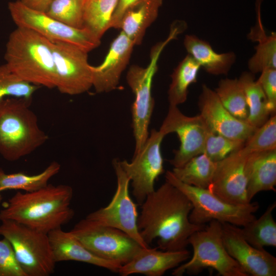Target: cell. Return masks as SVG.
Segmentation results:
<instances>
[{
    "instance_id": "obj_1",
    "label": "cell",
    "mask_w": 276,
    "mask_h": 276,
    "mask_svg": "<svg viewBox=\"0 0 276 276\" xmlns=\"http://www.w3.org/2000/svg\"><path fill=\"white\" fill-rule=\"evenodd\" d=\"M141 205L137 226L141 238L148 246L157 239L158 249H186L191 235L205 226L190 221L191 201L180 190L166 180L148 194Z\"/></svg>"
},
{
    "instance_id": "obj_2",
    "label": "cell",
    "mask_w": 276,
    "mask_h": 276,
    "mask_svg": "<svg viewBox=\"0 0 276 276\" xmlns=\"http://www.w3.org/2000/svg\"><path fill=\"white\" fill-rule=\"evenodd\" d=\"M73 188L62 184H48L34 191L18 192L3 204L0 221L13 220L48 234L73 218Z\"/></svg>"
},
{
    "instance_id": "obj_3",
    "label": "cell",
    "mask_w": 276,
    "mask_h": 276,
    "mask_svg": "<svg viewBox=\"0 0 276 276\" xmlns=\"http://www.w3.org/2000/svg\"><path fill=\"white\" fill-rule=\"evenodd\" d=\"M5 59L10 71L22 80L40 87L56 88L51 42L38 33L17 27L9 35Z\"/></svg>"
},
{
    "instance_id": "obj_4",
    "label": "cell",
    "mask_w": 276,
    "mask_h": 276,
    "mask_svg": "<svg viewBox=\"0 0 276 276\" xmlns=\"http://www.w3.org/2000/svg\"><path fill=\"white\" fill-rule=\"evenodd\" d=\"M31 101L16 97L0 100V155L8 161L28 155L49 139L30 108Z\"/></svg>"
},
{
    "instance_id": "obj_5",
    "label": "cell",
    "mask_w": 276,
    "mask_h": 276,
    "mask_svg": "<svg viewBox=\"0 0 276 276\" xmlns=\"http://www.w3.org/2000/svg\"><path fill=\"white\" fill-rule=\"evenodd\" d=\"M188 241L193 247V256L188 261L176 267L172 275L181 276L185 273L195 275L211 268L222 276H248L227 251L223 242L221 222H210L208 225L192 234Z\"/></svg>"
},
{
    "instance_id": "obj_6",
    "label": "cell",
    "mask_w": 276,
    "mask_h": 276,
    "mask_svg": "<svg viewBox=\"0 0 276 276\" xmlns=\"http://www.w3.org/2000/svg\"><path fill=\"white\" fill-rule=\"evenodd\" d=\"M166 180L180 190L190 200L192 209L190 221L195 224L204 225L215 220L243 226L255 220L254 213L259 206L257 202L235 204L222 200L208 189H202L185 183L177 179L172 171H167Z\"/></svg>"
},
{
    "instance_id": "obj_7",
    "label": "cell",
    "mask_w": 276,
    "mask_h": 276,
    "mask_svg": "<svg viewBox=\"0 0 276 276\" xmlns=\"http://www.w3.org/2000/svg\"><path fill=\"white\" fill-rule=\"evenodd\" d=\"M0 236L10 243L26 276H49L56 262L48 234L13 220L1 221Z\"/></svg>"
},
{
    "instance_id": "obj_8",
    "label": "cell",
    "mask_w": 276,
    "mask_h": 276,
    "mask_svg": "<svg viewBox=\"0 0 276 276\" xmlns=\"http://www.w3.org/2000/svg\"><path fill=\"white\" fill-rule=\"evenodd\" d=\"M176 37L175 33L170 32L167 39L152 47L150 61L147 67L132 65L127 72V82L134 95L131 107L132 126L135 143L134 153L142 148L149 136L148 127L154 107L152 84L157 70L158 58L165 47Z\"/></svg>"
},
{
    "instance_id": "obj_9",
    "label": "cell",
    "mask_w": 276,
    "mask_h": 276,
    "mask_svg": "<svg viewBox=\"0 0 276 276\" xmlns=\"http://www.w3.org/2000/svg\"><path fill=\"white\" fill-rule=\"evenodd\" d=\"M70 232L97 257L121 266L143 247L124 232L86 218L77 223Z\"/></svg>"
},
{
    "instance_id": "obj_10",
    "label": "cell",
    "mask_w": 276,
    "mask_h": 276,
    "mask_svg": "<svg viewBox=\"0 0 276 276\" xmlns=\"http://www.w3.org/2000/svg\"><path fill=\"white\" fill-rule=\"evenodd\" d=\"M8 8L17 27L32 30L50 40L69 43L87 52L101 43V39L87 29L67 25L49 16L45 12L28 7L20 0L9 2Z\"/></svg>"
},
{
    "instance_id": "obj_11",
    "label": "cell",
    "mask_w": 276,
    "mask_h": 276,
    "mask_svg": "<svg viewBox=\"0 0 276 276\" xmlns=\"http://www.w3.org/2000/svg\"><path fill=\"white\" fill-rule=\"evenodd\" d=\"M112 165L117 182L115 193L107 205L89 213L86 218L119 229L133 238L143 247H148L138 230L136 205L129 192L130 179L121 167L119 159H114Z\"/></svg>"
},
{
    "instance_id": "obj_12",
    "label": "cell",
    "mask_w": 276,
    "mask_h": 276,
    "mask_svg": "<svg viewBox=\"0 0 276 276\" xmlns=\"http://www.w3.org/2000/svg\"><path fill=\"white\" fill-rule=\"evenodd\" d=\"M165 136L160 129H152L130 163L120 160L121 167L130 179L132 195L139 205L155 190V180L164 172L160 145Z\"/></svg>"
},
{
    "instance_id": "obj_13",
    "label": "cell",
    "mask_w": 276,
    "mask_h": 276,
    "mask_svg": "<svg viewBox=\"0 0 276 276\" xmlns=\"http://www.w3.org/2000/svg\"><path fill=\"white\" fill-rule=\"evenodd\" d=\"M50 41L56 71V88L61 93L68 95L88 91L93 83L88 52L69 43Z\"/></svg>"
},
{
    "instance_id": "obj_14",
    "label": "cell",
    "mask_w": 276,
    "mask_h": 276,
    "mask_svg": "<svg viewBox=\"0 0 276 276\" xmlns=\"http://www.w3.org/2000/svg\"><path fill=\"white\" fill-rule=\"evenodd\" d=\"M159 129L165 135L175 132L178 136L179 147L170 160L174 168L179 167L192 157L202 154L206 136L211 130L200 114L188 117L177 106L170 105Z\"/></svg>"
},
{
    "instance_id": "obj_15",
    "label": "cell",
    "mask_w": 276,
    "mask_h": 276,
    "mask_svg": "<svg viewBox=\"0 0 276 276\" xmlns=\"http://www.w3.org/2000/svg\"><path fill=\"white\" fill-rule=\"evenodd\" d=\"M249 155L242 147L217 162L214 175L208 189L229 203H250L247 197L245 173V165Z\"/></svg>"
},
{
    "instance_id": "obj_16",
    "label": "cell",
    "mask_w": 276,
    "mask_h": 276,
    "mask_svg": "<svg viewBox=\"0 0 276 276\" xmlns=\"http://www.w3.org/2000/svg\"><path fill=\"white\" fill-rule=\"evenodd\" d=\"M221 223L223 242L227 251L248 275H276L275 257L264 248L250 245L243 236L241 228Z\"/></svg>"
},
{
    "instance_id": "obj_17",
    "label": "cell",
    "mask_w": 276,
    "mask_h": 276,
    "mask_svg": "<svg viewBox=\"0 0 276 276\" xmlns=\"http://www.w3.org/2000/svg\"><path fill=\"white\" fill-rule=\"evenodd\" d=\"M200 113L210 129L224 136L246 142L256 129L232 115L222 104L215 90L202 86L199 97Z\"/></svg>"
},
{
    "instance_id": "obj_18",
    "label": "cell",
    "mask_w": 276,
    "mask_h": 276,
    "mask_svg": "<svg viewBox=\"0 0 276 276\" xmlns=\"http://www.w3.org/2000/svg\"><path fill=\"white\" fill-rule=\"evenodd\" d=\"M134 43L122 32L111 42L103 62L92 66L93 86L98 93L110 92L117 88L121 76L128 65Z\"/></svg>"
},
{
    "instance_id": "obj_19",
    "label": "cell",
    "mask_w": 276,
    "mask_h": 276,
    "mask_svg": "<svg viewBox=\"0 0 276 276\" xmlns=\"http://www.w3.org/2000/svg\"><path fill=\"white\" fill-rule=\"evenodd\" d=\"M190 257V252L186 249L163 250L157 247H142L129 262L121 266L118 273L122 276L132 274L161 276L186 261Z\"/></svg>"
},
{
    "instance_id": "obj_20",
    "label": "cell",
    "mask_w": 276,
    "mask_h": 276,
    "mask_svg": "<svg viewBox=\"0 0 276 276\" xmlns=\"http://www.w3.org/2000/svg\"><path fill=\"white\" fill-rule=\"evenodd\" d=\"M53 257L56 263L74 261L86 263L118 273L121 265L101 259L90 251L70 232L58 228L48 234Z\"/></svg>"
},
{
    "instance_id": "obj_21",
    "label": "cell",
    "mask_w": 276,
    "mask_h": 276,
    "mask_svg": "<svg viewBox=\"0 0 276 276\" xmlns=\"http://www.w3.org/2000/svg\"><path fill=\"white\" fill-rule=\"evenodd\" d=\"M249 202L258 193L275 191L276 149L250 153L245 165Z\"/></svg>"
},
{
    "instance_id": "obj_22",
    "label": "cell",
    "mask_w": 276,
    "mask_h": 276,
    "mask_svg": "<svg viewBox=\"0 0 276 276\" xmlns=\"http://www.w3.org/2000/svg\"><path fill=\"white\" fill-rule=\"evenodd\" d=\"M163 0H139L124 12L118 29L134 43H142L147 29L156 19Z\"/></svg>"
},
{
    "instance_id": "obj_23",
    "label": "cell",
    "mask_w": 276,
    "mask_h": 276,
    "mask_svg": "<svg viewBox=\"0 0 276 276\" xmlns=\"http://www.w3.org/2000/svg\"><path fill=\"white\" fill-rule=\"evenodd\" d=\"M183 45L188 54L200 67L213 75H227L236 59L233 52L218 53L209 42L195 35H186Z\"/></svg>"
},
{
    "instance_id": "obj_24",
    "label": "cell",
    "mask_w": 276,
    "mask_h": 276,
    "mask_svg": "<svg viewBox=\"0 0 276 276\" xmlns=\"http://www.w3.org/2000/svg\"><path fill=\"white\" fill-rule=\"evenodd\" d=\"M261 0H257V22L247 35L249 39L258 42L248 62L249 72L254 74L267 68L276 69V33H266L261 19Z\"/></svg>"
},
{
    "instance_id": "obj_25",
    "label": "cell",
    "mask_w": 276,
    "mask_h": 276,
    "mask_svg": "<svg viewBox=\"0 0 276 276\" xmlns=\"http://www.w3.org/2000/svg\"><path fill=\"white\" fill-rule=\"evenodd\" d=\"M238 79L243 87L248 108L247 122L257 129L264 124L270 115L265 95L251 72H243Z\"/></svg>"
},
{
    "instance_id": "obj_26",
    "label": "cell",
    "mask_w": 276,
    "mask_h": 276,
    "mask_svg": "<svg viewBox=\"0 0 276 276\" xmlns=\"http://www.w3.org/2000/svg\"><path fill=\"white\" fill-rule=\"evenodd\" d=\"M60 164L51 162L41 172L29 175L23 172L8 174L0 168V192L7 190H20L24 192H32L48 184L49 180L59 173Z\"/></svg>"
},
{
    "instance_id": "obj_27",
    "label": "cell",
    "mask_w": 276,
    "mask_h": 276,
    "mask_svg": "<svg viewBox=\"0 0 276 276\" xmlns=\"http://www.w3.org/2000/svg\"><path fill=\"white\" fill-rule=\"evenodd\" d=\"M217 162L202 153L195 156L182 166L173 168L174 176L181 182L196 187L208 189L216 168Z\"/></svg>"
},
{
    "instance_id": "obj_28",
    "label": "cell",
    "mask_w": 276,
    "mask_h": 276,
    "mask_svg": "<svg viewBox=\"0 0 276 276\" xmlns=\"http://www.w3.org/2000/svg\"><path fill=\"white\" fill-rule=\"evenodd\" d=\"M199 64L188 54L177 65L171 75V82L168 91L170 106H177L184 103L190 85L197 82Z\"/></svg>"
},
{
    "instance_id": "obj_29",
    "label": "cell",
    "mask_w": 276,
    "mask_h": 276,
    "mask_svg": "<svg viewBox=\"0 0 276 276\" xmlns=\"http://www.w3.org/2000/svg\"><path fill=\"white\" fill-rule=\"evenodd\" d=\"M275 206V202L270 204L258 219L256 218L241 228L245 239L257 248L276 246V223L272 216Z\"/></svg>"
},
{
    "instance_id": "obj_30",
    "label": "cell",
    "mask_w": 276,
    "mask_h": 276,
    "mask_svg": "<svg viewBox=\"0 0 276 276\" xmlns=\"http://www.w3.org/2000/svg\"><path fill=\"white\" fill-rule=\"evenodd\" d=\"M117 2L118 0H84V28L101 39L105 32L110 28Z\"/></svg>"
},
{
    "instance_id": "obj_31",
    "label": "cell",
    "mask_w": 276,
    "mask_h": 276,
    "mask_svg": "<svg viewBox=\"0 0 276 276\" xmlns=\"http://www.w3.org/2000/svg\"><path fill=\"white\" fill-rule=\"evenodd\" d=\"M215 91L222 104L232 115L247 122L248 108L239 79H221Z\"/></svg>"
},
{
    "instance_id": "obj_32",
    "label": "cell",
    "mask_w": 276,
    "mask_h": 276,
    "mask_svg": "<svg viewBox=\"0 0 276 276\" xmlns=\"http://www.w3.org/2000/svg\"><path fill=\"white\" fill-rule=\"evenodd\" d=\"M84 0H53L45 11L49 16L74 28H84Z\"/></svg>"
},
{
    "instance_id": "obj_33",
    "label": "cell",
    "mask_w": 276,
    "mask_h": 276,
    "mask_svg": "<svg viewBox=\"0 0 276 276\" xmlns=\"http://www.w3.org/2000/svg\"><path fill=\"white\" fill-rule=\"evenodd\" d=\"M39 87L19 78L6 64L0 65V100L6 97L32 100L33 94Z\"/></svg>"
},
{
    "instance_id": "obj_34",
    "label": "cell",
    "mask_w": 276,
    "mask_h": 276,
    "mask_svg": "<svg viewBox=\"0 0 276 276\" xmlns=\"http://www.w3.org/2000/svg\"><path fill=\"white\" fill-rule=\"evenodd\" d=\"M247 153L276 149V117L271 116L257 128L242 147Z\"/></svg>"
},
{
    "instance_id": "obj_35",
    "label": "cell",
    "mask_w": 276,
    "mask_h": 276,
    "mask_svg": "<svg viewBox=\"0 0 276 276\" xmlns=\"http://www.w3.org/2000/svg\"><path fill=\"white\" fill-rule=\"evenodd\" d=\"M245 143L216 133L211 130L206 136L202 153L212 161L218 162L241 149Z\"/></svg>"
},
{
    "instance_id": "obj_36",
    "label": "cell",
    "mask_w": 276,
    "mask_h": 276,
    "mask_svg": "<svg viewBox=\"0 0 276 276\" xmlns=\"http://www.w3.org/2000/svg\"><path fill=\"white\" fill-rule=\"evenodd\" d=\"M0 276H26L12 245L5 238L0 240Z\"/></svg>"
},
{
    "instance_id": "obj_37",
    "label": "cell",
    "mask_w": 276,
    "mask_h": 276,
    "mask_svg": "<svg viewBox=\"0 0 276 276\" xmlns=\"http://www.w3.org/2000/svg\"><path fill=\"white\" fill-rule=\"evenodd\" d=\"M261 86L267 101L270 115L275 114L276 111V69L267 68L261 72L257 80Z\"/></svg>"
},
{
    "instance_id": "obj_38",
    "label": "cell",
    "mask_w": 276,
    "mask_h": 276,
    "mask_svg": "<svg viewBox=\"0 0 276 276\" xmlns=\"http://www.w3.org/2000/svg\"><path fill=\"white\" fill-rule=\"evenodd\" d=\"M139 0H118L117 4L113 14L110 28H118L120 20L124 12L132 5Z\"/></svg>"
},
{
    "instance_id": "obj_39",
    "label": "cell",
    "mask_w": 276,
    "mask_h": 276,
    "mask_svg": "<svg viewBox=\"0 0 276 276\" xmlns=\"http://www.w3.org/2000/svg\"><path fill=\"white\" fill-rule=\"evenodd\" d=\"M23 4L33 9L45 12L53 0H20Z\"/></svg>"
},
{
    "instance_id": "obj_40",
    "label": "cell",
    "mask_w": 276,
    "mask_h": 276,
    "mask_svg": "<svg viewBox=\"0 0 276 276\" xmlns=\"http://www.w3.org/2000/svg\"><path fill=\"white\" fill-rule=\"evenodd\" d=\"M2 198V195H1V192H0V201L1 200Z\"/></svg>"
}]
</instances>
